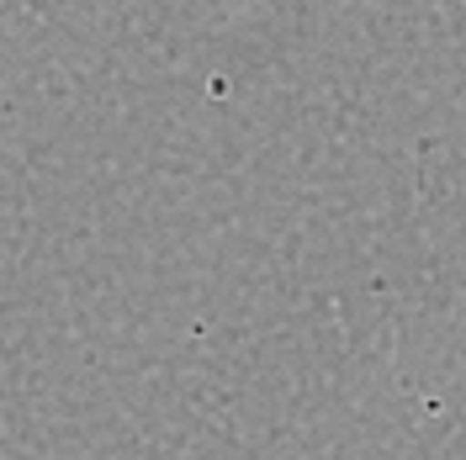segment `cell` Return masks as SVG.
Masks as SVG:
<instances>
[]
</instances>
